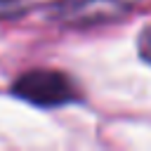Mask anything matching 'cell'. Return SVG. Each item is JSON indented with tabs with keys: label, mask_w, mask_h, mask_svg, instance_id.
Returning <instances> with one entry per match:
<instances>
[{
	"label": "cell",
	"mask_w": 151,
	"mask_h": 151,
	"mask_svg": "<svg viewBox=\"0 0 151 151\" xmlns=\"http://www.w3.org/2000/svg\"><path fill=\"white\" fill-rule=\"evenodd\" d=\"M139 0H59L50 7V19L64 26H97L130 14Z\"/></svg>",
	"instance_id": "obj_1"
},
{
	"label": "cell",
	"mask_w": 151,
	"mask_h": 151,
	"mask_svg": "<svg viewBox=\"0 0 151 151\" xmlns=\"http://www.w3.org/2000/svg\"><path fill=\"white\" fill-rule=\"evenodd\" d=\"M14 94L35 104V106H61L76 99V87L68 80V76L59 73V71H50V68H33L28 73H24L17 83H14Z\"/></svg>",
	"instance_id": "obj_2"
},
{
	"label": "cell",
	"mask_w": 151,
	"mask_h": 151,
	"mask_svg": "<svg viewBox=\"0 0 151 151\" xmlns=\"http://www.w3.org/2000/svg\"><path fill=\"white\" fill-rule=\"evenodd\" d=\"M26 12H28V2L26 0H0V21L19 19Z\"/></svg>",
	"instance_id": "obj_3"
},
{
	"label": "cell",
	"mask_w": 151,
	"mask_h": 151,
	"mask_svg": "<svg viewBox=\"0 0 151 151\" xmlns=\"http://www.w3.org/2000/svg\"><path fill=\"white\" fill-rule=\"evenodd\" d=\"M137 47H139L142 59H144L146 64H151V24L139 33V38H137Z\"/></svg>",
	"instance_id": "obj_4"
}]
</instances>
